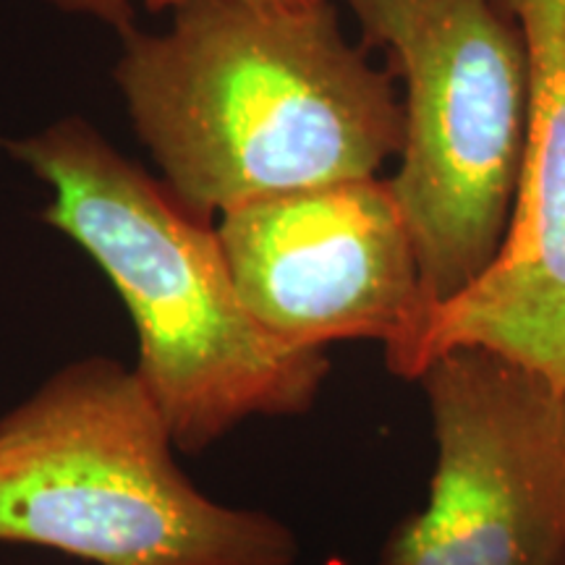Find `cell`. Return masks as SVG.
<instances>
[{"label":"cell","mask_w":565,"mask_h":565,"mask_svg":"<svg viewBox=\"0 0 565 565\" xmlns=\"http://www.w3.org/2000/svg\"><path fill=\"white\" fill-rule=\"evenodd\" d=\"M116 63L162 183L212 221L242 204L377 179L404 150L393 71L345 38L330 0L301 9L186 0Z\"/></svg>","instance_id":"obj_1"},{"label":"cell","mask_w":565,"mask_h":565,"mask_svg":"<svg viewBox=\"0 0 565 565\" xmlns=\"http://www.w3.org/2000/svg\"><path fill=\"white\" fill-rule=\"evenodd\" d=\"M53 189L42 217L95 259L137 328L139 383L179 450H204L254 416L315 406L330 362L254 320L217 228L82 118L11 145Z\"/></svg>","instance_id":"obj_2"},{"label":"cell","mask_w":565,"mask_h":565,"mask_svg":"<svg viewBox=\"0 0 565 565\" xmlns=\"http://www.w3.org/2000/svg\"><path fill=\"white\" fill-rule=\"evenodd\" d=\"M137 372L76 359L0 416V542L95 565H296L270 513L202 494Z\"/></svg>","instance_id":"obj_3"},{"label":"cell","mask_w":565,"mask_h":565,"mask_svg":"<svg viewBox=\"0 0 565 565\" xmlns=\"http://www.w3.org/2000/svg\"><path fill=\"white\" fill-rule=\"evenodd\" d=\"M404 82L391 192L414 238L429 312L490 270L526 160L529 87L500 0H345Z\"/></svg>","instance_id":"obj_4"},{"label":"cell","mask_w":565,"mask_h":565,"mask_svg":"<svg viewBox=\"0 0 565 565\" xmlns=\"http://www.w3.org/2000/svg\"><path fill=\"white\" fill-rule=\"evenodd\" d=\"M416 380L435 469L380 565H565V393L484 349L445 351Z\"/></svg>","instance_id":"obj_5"},{"label":"cell","mask_w":565,"mask_h":565,"mask_svg":"<svg viewBox=\"0 0 565 565\" xmlns=\"http://www.w3.org/2000/svg\"><path fill=\"white\" fill-rule=\"evenodd\" d=\"M215 228L246 309L282 343L380 341L391 366L427 320L414 238L387 181L249 202Z\"/></svg>","instance_id":"obj_6"},{"label":"cell","mask_w":565,"mask_h":565,"mask_svg":"<svg viewBox=\"0 0 565 565\" xmlns=\"http://www.w3.org/2000/svg\"><path fill=\"white\" fill-rule=\"evenodd\" d=\"M526 63V160L505 244L482 278L433 309L393 374L484 349L565 393V0H500Z\"/></svg>","instance_id":"obj_7"},{"label":"cell","mask_w":565,"mask_h":565,"mask_svg":"<svg viewBox=\"0 0 565 565\" xmlns=\"http://www.w3.org/2000/svg\"><path fill=\"white\" fill-rule=\"evenodd\" d=\"M55 9L74 13V17L92 19L97 24L110 26L121 38L134 32V19H137V9L134 0H47Z\"/></svg>","instance_id":"obj_8"},{"label":"cell","mask_w":565,"mask_h":565,"mask_svg":"<svg viewBox=\"0 0 565 565\" xmlns=\"http://www.w3.org/2000/svg\"><path fill=\"white\" fill-rule=\"evenodd\" d=\"M139 3H145L150 11H173V9H179L181 3H186V0H139ZM244 3L280 6V9H301V6H315V3H322V0H244Z\"/></svg>","instance_id":"obj_9"}]
</instances>
